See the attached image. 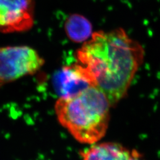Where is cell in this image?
<instances>
[{"label":"cell","instance_id":"cell-6","mask_svg":"<svg viewBox=\"0 0 160 160\" xmlns=\"http://www.w3.org/2000/svg\"><path fill=\"white\" fill-rule=\"evenodd\" d=\"M132 152L119 143L108 142L93 143L81 154L82 160H128Z\"/></svg>","mask_w":160,"mask_h":160},{"label":"cell","instance_id":"cell-1","mask_svg":"<svg viewBox=\"0 0 160 160\" xmlns=\"http://www.w3.org/2000/svg\"><path fill=\"white\" fill-rule=\"evenodd\" d=\"M143 57L142 46L122 29L93 33L76 53L77 63L112 106L126 96Z\"/></svg>","mask_w":160,"mask_h":160},{"label":"cell","instance_id":"cell-2","mask_svg":"<svg viewBox=\"0 0 160 160\" xmlns=\"http://www.w3.org/2000/svg\"><path fill=\"white\" fill-rule=\"evenodd\" d=\"M112 105L96 87H90L74 96L59 97L55 109L61 125L82 143H96L105 135Z\"/></svg>","mask_w":160,"mask_h":160},{"label":"cell","instance_id":"cell-5","mask_svg":"<svg viewBox=\"0 0 160 160\" xmlns=\"http://www.w3.org/2000/svg\"><path fill=\"white\" fill-rule=\"evenodd\" d=\"M53 84L59 97L74 96L92 86L84 70L77 63L57 71L53 76Z\"/></svg>","mask_w":160,"mask_h":160},{"label":"cell","instance_id":"cell-7","mask_svg":"<svg viewBox=\"0 0 160 160\" xmlns=\"http://www.w3.org/2000/svg\"><path fill=\"white\" fill-rule=\"evenodd\" d=\"M65 29L70 40L77 43L86 42L92 34L90 21L78 14H72L67 19Z\"/></svg>","mask_w":160,"mask_h":160},{"label":"cell","instance_id":"cell-4","mask_svg":"<svg viewBox=\"0 0 160 160\" xmlns=\"http://www.w3.org/2000/svg\"><path fill=\"white\" fill-rule=\"evenodd\" d=\"M33 23V0H0L1 32L26 31Z\"/></svg>","mask_w":160,"mask_h":160},{"label":"cell","instance_id":"cell-8","mask_svg":"<svg viewBox=\"0 0 160 160\" xmlns=\"http://www.w3.org/2000/svg\"><path fill=\"white\" fill-rule=\"evenodd\" d=\"M142 158L141 155L136 150H132L131 156L128 160H141Z\"/></svg>","mask_w":160,"mask_h":160},{"label":"cell","instance_id":"cell-3","mask_svg":"<svg viewBox=\"0 0 160 160\" xmlns=\"http://www.w3.org/2000/svg\"><path fill=\"white\" fill-rule=\"evenodd\" d=\"M43 63V59L28 46L1 48L0 87L24 76L34 74Z\"/></svg>","mask_w":160,"mask_h":160}]
</instances>
